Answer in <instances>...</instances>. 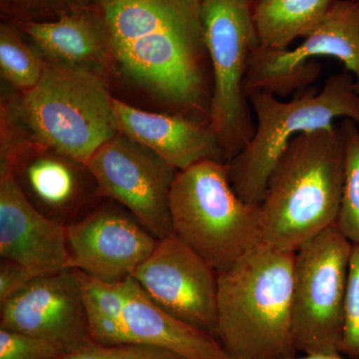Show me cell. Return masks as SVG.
Wrapping results in <instances>:
<instances>
[{"label":"cell","mask_w":359,"mask_h":359,"mask_svg":"<svg viewBox=\"0 0 359 359\" xmlns=\"http://www.w3.org/2000/svg\"><path fill=\"white\" fill-rule=\"evenodd\" d=\"M353 250L332 226L295 250L292 318L297 351L340 354Z\"/></svg>","instance_id":"obj_8"},{"label":"cell","mask_w":359,"mask_h":359,"mask_svg":"<svg viewBox=\"0 0 359 359\" xmlns=\"http://www.w3.org/2000/svg\"><path fill=\"white\" fill-rule=\"evenodd\" d=\"M76 273L90 341L102 346L127 344L124 327L127 278L123 282L109 283L82 271Z\"/></svg>","instance_id":"obj_20"},{"label":"cell","mask_w":359,"mask_h":359,"mask_svg":"<svg viewBox=\"0 0 359 359\" xmlns=\"http://www.w3.org/2000/svg\"><path fill=\"white\" fill-rule=\"evenodd\" d=\"M66 268L123 282L150 257L159 238L127 210L102 205L65 226Z\"/></svg>","instance_id":"obj_12"},{"label":"cell","mask_w":359,"mask_h":359,"mask_svg":"<svg viewBox=\"0 0 359 359\" xmlns=\"http://www.w3.org/2000/svg\"><path fill=\"white\" fill-rule=\"evenodd\" d=\"M170 212L175 235L217 271L263 243L259 205L238 197L226 163L204 160L178 171Z\"/></svg>","instance_id":"obj_5"},{"label":"cell","mask_w":359,"mask_h":359,"mask_svg":"<svg viewBox=\"0 0 359 359\" xmlns=\"http://www.w3.org/2000/svg\"><path fill=\"white\" fill-rule=\"evenodd\" d=\"M358 139H359V134H358Z\"/></svg>","instance_id":"obj_30"},{"label":"cell","mask_w":359,"mask_h":359,"mask_svg":"<svg viewBox=\"0 0 359 359\" xmlns=\"http://www.w3.org/2000/svg\"><path fill=\"white\" fill-rule=\"evenodd\" d=\"M123 72L182 114L210 122L201 0H98Z\"/></svg>","instance_id":"obj_1"},{"label":"cell","mask_w":359,"mask_h":359,"mask_svg":"<svg viewBox=\"0 0 359 359\" xmlns=\"http://www.w3.org/2000/svg\"><path fill=\"white\" fill-rule=\"evenodd\" d=\"M290 359H349L344 358L341 354H306L302 358H294Z\"/></svg>","instance_id":"obj_28"},{"label":"cell","mask_w":359,"mask_h":359,"mask_svg":"<svg viewBox=\"0 0 359 359\" xmlns=\"http://www.w3.org/2000/svg\"><path fill=\"white\" fill-rule=\"evenodd\" d=\"M45 63L21 39L15 28L2 23L0 26V70L8 83L23 93L39 84Z\"/></svg>","instance_id":"obj_21"},{"label":"cell","mask_w":359,"mask_h":359,"mask_svg":"<svg viewBox=\"0 0 359 359\" xmlns=\"http://www.w3.org/2000/svg\"><path fill=\"white\" fill-rule=\"evenodd\" d=\"M36 275L14 262L2 259L0 264V306L25 287Z\"/></svg>","instance_id":"obj_26"},{"label":"cell","mask_w":359,"mask_h":359,"mask_svg":"<svg viewBox=\"0 0 359 359\" xmlns=\"http://www.w3.org/2000/svg\"><path fill=\"white\" fill-rule=\"evenodd\" d=\"M334 0H255L252 18L259 46L287 49L304 39L327 15Z\"/></svg>","instance_id":"obj_19"},{"label":"cell","mask_w":359,"mask_h":359,"mask_svg":"<svg viewBox=\"0 0 359 359\" xmlns=\"http://www.w3.org/2000/svg\"><path fill=\"white\" fill-rule=\"evenodd\" d=\"M341 123L346 134V176L335 226L353 245H359V129L351 120Z\"/></svg>","instance_id":"obj_22"},{"label":"cell","mask_w":359,"mask_h":359,"mask_svg":"<svg viewBox=\"0 0 359 359\" xmlns=\"http://www.w3.org/2000/svg\"><path fill=\"white\" fill-rule=\"evenodd\" d=\"M90 0H13L14 6L26 13H59L62 15L74 9L86 7Z\"/></svg>","instance_id":"obj_27"},{"label":"cell","mask_w":359,"mask_h":359,"mask_svg":"<svg viewBox=\"0 0 359 359\" xmlns=\"http://www.w3.org/2000/svg\"><path fill=\"white\" fill-rule=\"evenodd\" d=\"M20 113L44 148L83 165L120 133L102 78L82 68L46 65L39 84L25 93Z\"/></svg>","instance_id":"obj_6"},{"label":"cell","mask_w":359,"mask_h":359,"mask_svg":"<svg viewBox=\"0 0 359 359\" xmlns=\"http://www.w3.org/2000/svg\"><path fill=\"white\" fill-rule=\"evenodd\" d=\"M27 149L1 150V168L16 177L32 204L47 218L67 226L82 203L81 168L57 153L29 155Z\"/></svg>","instance_id":"obj_16"},{"label":"cell","mask_w":359,"mask_h":359,"mask_svg":"<svg viewBox=\"0 0 359 359\" xmlns=\"http://www.w3.org/2000/svg\"><path fill=\"white\" fill-rule=\"evenodd\" d=\"M62 355L46 340L0 328V359H59Z\"/></svg>","instance_id":"obj_25"},{"label":"cell","mask_w":359,"mask_h":359,"mask_svg":"<svg viewBox=\"0 0 359 359\" xmlns=\"http://www.w3.org/2000/svg\"><path fill=\"white\" fill-rule=\"evenodd\" d=\"M358 1H359V0H358Z\"/></svg>","instance_id":"obj_31"},{"label":"cell","mask_w":359,"mask_h":359,"mask_svg":"<svg viewBox=\"0 0 359 359\" xmlns=\"http://www.w3.org/2000/svg\"><path fill=\"white\" fill-rule=\"evenodd\" d=\"M249 101L256 117L254 136L226 163L233 191L249 205L263 202L271 172L295 136L332 128L337 119L359 126V92L346 70L328 78L321 90L309 87L289 102L264 92H252Z\"/></svg>","instance_id":"obj_4"},{"label":"cell","mask_w":359,"mask_h":359,"mask_svg":"<svg viewBox=\"0 0 359 359\" xmlns=\"http://www.w3.org/2000/svg\"><path fill=\"white\" fill-rule=\"evenodd\" d=\"M201 18L211 61L210 125L228 163L256 130L245 93L250 58L259 45L252 0H201Z\"/></svg>","instance_id":"obj_7"},{"label":"cell","mask_w":359,"mask_h":359,"mask_svg":"<svg viewBox=\"0 0 359 359\" xmlns=\"http://www.w3.org/2000/svg\"><path fill=\"white\" fill-rule=\"evenodd\" d=\"M0 256L41 276L66 269L65 226L27 199L9 170L0 169Z\"/></svg>","instance_id":"obj_14"},{"label":"cell","mask_w":359,"mask_h":359,"mask_svg":"<svg viewBox=\"0 0 359 359\" xmlns=\"http://www.w3.org/2000/svg\"><path fill=\"white\" fill-rule=\"evenodd\" d=\"M127 344L161 347L186 359H218L224 349L214 335L188 325L158 306L133 278L125 280Z\"/></svg>","instance_id":"obj_17"},{"label":"cell","mask_w":359,"mask_h":359,"mask_svg":"<svg viewBox=\"0 0 359 359\" xmlns=\"http://www.w3.org/2000/svg\"><path fill=\"white\" fill-rule=\"evenodd\" d=\"M59 359H186L173 351L161 347L140 344L114 346L87 342L77 351L65 354Z\"/></svg>","instance_id":"obj_24"},{"label":"cell","mask_w":359,"mask_h":359,"mask_svg":"<svg viewBox=\"0 0 359 359\" xmlns=\"http://www.w3.org/2000/svg\"><path fill=\"white\" fill-rule=\"evenodd\" d=\"M218 273L177 237L161 238L132 278L163 309L180 320L214 335Z\"/></svg>","instance_id":"obj_11"},{"label":"cell","mask_w":359,"mask_h":359,"mask_svg":"<svg viewBox=\"0 0 359 359\" xmlns=\"http://www.w3.org/2000/svg\"><path fill=\"white\" fill-rule=\"evenodd\" d=\"M20 28L57 65L96 72L111 54L109 40L98 11L83 7L53 21H25Z\"/></svg>","instance_id":"obj_18"},{"label":"cell","mask_w":359,"mask_h":359,"mask_svg":"<svg viewBox=\"0 0 359 359\" xmlns=\"http://www.w3.org/2000/svg\"><path fill=\"white\" fill-rule=\"evenodd\" d=\"M0 325L46 340L65 354L90 341L76 271L63 269L33 278L1 304Z\"/></svg>","instance_id":"obj_13"},{"label":"cell","mask_w":359,"mask_h":359,"mask_svg":"<svg viewBox=\"0 0 359 359\" xmlns=\"http://www.w3.org/2000/svg\"><path fill=\"white\" fill-rule=\"evenodd\" d=\"M113 108L120 133L150 149L178 171L204 160L226 163L210 122L182 113L149 112L114 97Z\"/></svg>","instance_id":"obj_15"},{"label":"cell","mask_w":359,"mask_h":359,"mask_svg":"<svg viewBox=\"0 0 359 359\" xmlns=\"http://www.w3.org/2000/svg\"><path fill=\"white\" fill-rule=\"evenodd\" d=\"M97 194L117 201L156 238L173 233L170 193L178 170L150 149L119 133L86 163Z\"/></svg>","instance_id":"obj_10"},{"label":"cell","mask_w":359,"mask_h":359,"mask_svg":"<svg viewBox=\"0 0 359 359\" xmlns=\"http://www.w3.org/2000/svg\"><path fill=\"white\" fill-rule=\"evenodd\" d=\"M218 359H233V358H231L229 354H226L223 351V353H221V355L219 356Z\"/></svg>","instance_id":"obj_29"},{"label":"cell","mask_w":359,"mask_h":359,"mask_svg":"<svg viewBox=\"0 0 359 359\" xmlns=\"http://www.w3.org/2000/svg\"><path fill=\"white\" fill-rule=\"evenodd\" d=\"M316 57H332L353 75L359 92V1L334 0L327 15L294 49L257 46L250 58L245 93L287 97L309 88L320 77Z\"/></svg>","instance_id":"obj_9"},{"label":"cell","mask_w":359,"mask_h":359,"mask_svg":"<svg viewBox=\"0 0 359 359\" xmlns=\"http://www.w3.org/2000/svg\"><path fill=\"white\" fill-rule=\"evenodd\" d=\"M346 163L342 123L295 136L273 168L259 205L264 244L295 252L335 226Z\"/></svg>","instance_id":"obj_2"},{"label":"cell","mask_w":359,"mask_h":359,"mask_svg":"<svg viewBox=\"0 0 359 359\" xmlns=\"http://www.w3.org/2000/svg\"><path fill=\"white\" fill-rule=\"evenodd\" d=\"M340 354L359 359V245H353L349 264Z\"/></svg>","instance_id":"obj_23"},{"label":"cell","mask_w":359,"mask_h":359,"mask_svg":"<svg viewBox=\"0 0 359 359\" xmlns=\"http://www.w3.org/2000/svg\"><path fill=\"white\" fill-rule=\"evenodd\" d=\"M294 252L259 244L218 273L214 335L233 359L295 358Z\"/></svg>","instance_id":"obj_3"}]
</instances>
